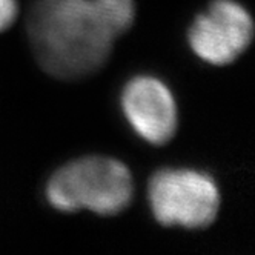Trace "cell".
Returning a JSON list of instances; mask_svg holds the SVG:
<instances>
[{
	"instance_id": "cell-1",
	"label": "cell",
	"mask_w": 255,
	"mask_h": 255,
	"mask_svg": "<svg viewBox=\"0 0 255 255\" xmlns=\"http://www.w3.org/2000/svg\"><path fill=\"white\" fill-rule=\"evenodd\" d=\"M134 15V0H35L28 34L48 74L74 80L108 62L114 40L132 26Z\"/></svg>"
},
{
	"instance_id": "cell-2",
	"label": "cell",
	"mask_w": 255,
	"mask_h": 255,
	"mask_svg": "<svg viewBox=\"0 0 255 255\" xmlns=\"http://www.w3.org/2000/svg\"><path fill=\"white\" fill-rule=\"evenodd\" d=\"M49 203L63 212L89 209L117 215L129 206L134 183L122 161L109 157H83L60 168L46 188Z\"/></svg>"
},
{
	"instance_id": "cell-3",
	"label": "cell",
	"mask_w": 255,
	"mask_h": 255,
	"mask_svg": "<svg viewBox=\"0 0 255 255\" xmlns=\"http://www.w3.org/2000/svg\"><path fill=\"white\" fill-rule=\"evenodd\" d=\"M149 203L163 226L203 229L214 223L220 209L215 181L191 169H163L149 181Z\"/></svg>"
},
{
	"instance_id": "cell-4",
	"label": "cell",
	"mask_w": 255,
	"mask_h": 255,
	"mask_svg": "<svg viewBox=\"0 0 255 255\" xmlns=\"http://www.w3.org/2000/svg\"><path fill=\"white\" fill-rule=\"evenodd\" d=\"M189 45L197 56L215 66L235 62L254 39L251 14L234 0H214L189 29Z\"/></svg>"
},
{
	"instance_id": "cell-5",
	"label": "cell",
	"mask_w": 255,
	"mask_h": 255,
	"mask_svg": "<svg viewBox=\"0 0 255 255\" xmlns=\"http://www.w3.org/2000/svg\"><path fill=\"white\" fill-rule=\"evenodd\" d=\"M123 113L135 132L151 144L168 143L177 131V106L165 83L148 76L132 79L122 94Z\"/></svg>"
},
{
	"instance_id": "cell-6",
	"label": "cell",
	"mask_w": 255,
	"mask_h": 255,
	"mask_svg": "<svg viewBox=\"0 0 255 255\" xmlns=\"http://www.w3.org/2000/svg\"><path fill=\"white\" fill-rule=\"evenodd\" d=\"M17 0H0V32L8 29L17 17Z\"/></svg>"
}]
</instances>
